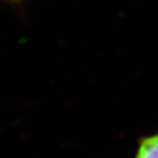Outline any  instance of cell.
Segmentation results:
<instances>
[{
  "instance_id": "cell-1",
  "label": "cell",
  "mask_w": 158,
  "mask_h": 158,
  "mask_svg": "<svg viewBox=\"0 0 158 158\" xmlns=\"http://www.w3.org/2000/svg\"><path fill=\"white\" fill-rule=\"evenodd\" d=\"M137 158H158V135L143 141Z\"/></svg>"
},
{
  "instance_id": "cell-2",
  "label": "cell",
  "mask_w": 158,
  "mask_h": 158,
  "mask_svg": "<svg viewBox=\"0 0 158 158\" xmlns=\"http://www.w3.org/2000/svg\"><path fill=\"white\" fill-rule=\"evenodd\" d=\"M0 1L9 3V4H20V3L23 2L24 0H0Z\"/></svg>"
}]
</instances>
